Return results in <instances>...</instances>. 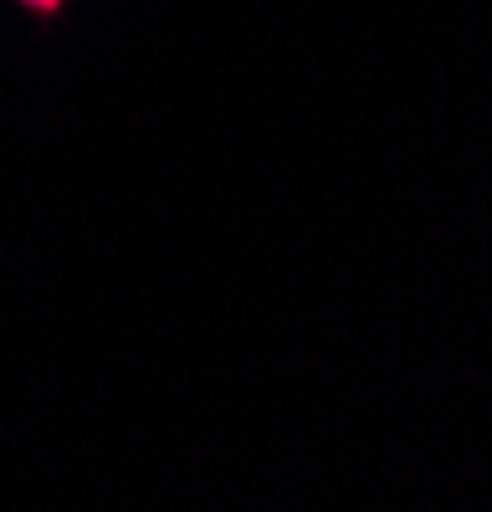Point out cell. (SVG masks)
I'll return each instance as SVG.
<instances>
[{
  "mask_svg": "<svg viewBox=\"0 0 492 512\" xmlns=\"http://www.w3.org/2000/svg\"><path fill=\"white\" fill-rule=\"evenodd\" d=\"M11 11H21L26 21H36V26H62L67 21V11H72V0H6Z\"/></svg>",
  "mask_w": 492,
  "mask_h": 512,
  "instance_id": "obj_1",
  "label": "cell"
}]
</instances>
